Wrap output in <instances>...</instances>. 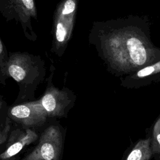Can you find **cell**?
<instances>
[{"label":"cell","instance_id":"5","mask_svg":"<svg viewBox=\"0 0 160 160\" xmlns=\"http://www.w3.org/2000/svg\"><path fill=\"white\" fill-rule=\"evenodd\" d=\"M0 13L6 22H19L24 36L36 41L38 36L32 26V19L38 21V10L34 0H0Z\"/></svg>","mask_w":160,"mask_h":160},{"label":"cell","instance_id":"13","mask_svg":"<svg viewBox=\"0 0 160 160\" xmlns=\"http://www.w3.org/2000/svg\"><path fill=\"white\" fill-rule=\"evenodd\" d=\"M6 107V103L3 100L0 99V111Z\"/></svg>","mask_w":160,"mask_h":160},{"label":"cell","instance_id":"2","mask_svg":"<svg viewBox=\"0 0 160 160\" xmlns=\"http://www.w3.org/2000/svg\"><path fill=\"white\" fill-rule=\"evenodd\" d=\"M89 41L98 42L104 56L114 61L125 58L137 66L147 62L148 51L143 41L130 32L105 33L94 24L89 35Z\"/></svg>","mask_w":160,"mask_h":160},{"label":"cell","instance_id":"8","mask_svg":"<svg viewBox=\"0 0 160 160\" xmlns=\"http://www.w3.org/2000/svg\"><path fill=\"white\" fill-rule=\"evenodd\" d=\"M38 138L32 128L19 127L10 131L6 141V149L0 154V160H14L21 151Z\"/></svg>","mask_w":160,"mask_h":160},{"label":"cell","instance_id":"3","mask_svg":"<svg viewBox=\"0 0 160 160\" xmlns=\"http://www.w3.org/2000/svg\"><path fill=\"white\" fill-rule=\"evenodd\" d=\"M79 0H61L52 18L51 51L61 58L72 37Z\"/></svg>","mask_w":160,"mask_h":160},{"label":"cell","instance_id":"11","mask_svg":"<svg viewBox=\"0 0 160 160\" xmlns=\"http://www.w3.org/2000/svg\"><path fill=\"white\" fill-rule=\"evenodd\" d=\"M11 127L12 121L10 118L7 116L4 124H0V144H3L7 141Z\"/></svg>","mask_w":160,"mask_h":160},{"label":"cell","instance_id":"7","mask_svg":"<svg viewBox=\"0 0 160 160\" xmlns=\"http://www.w3.org/2000/svg\"><path fill=\"white\" fill-rule=\"evenodd\" d=\"M8 116L20 126L32 129L42 126L48 118L38 100L15 104L8 109Z\"/></svg>","mask_w":160,"mask_h":160},{"label":"cell","instance_id":"4","mask_svg":"<svg viewBox=\"0 0 160 160\" xmlns=\"http://www.w3.org/2000/svg\"><path fill=\"white\" fill-rule=\"evenodd\" d=\"M65 131L59 124H52L41 132L34 148L19 160H61Z\"/></svg>","mask_w":160,"mask_h":160},{"label":"cell","instance_id":"10","mask_svg":"<svg viewBox=\"0 0 160 160\" xmlns=\"http://www.w3.org/2000/svg\"><path fill=\"white\" fill-rule=\"evenodd\" d=\"M9 59V52L0 38V83L4 84L7 78L5 74L6 67Z\"/></svg>","mask_w":160,"mask_h":160},{"label":"cell","instance_id":"6","mask_svg":"<svg viewBox=\"0 0 160 160\" xmlns=\"http://www.w3.org/2000/svg\"><path fill=\"white\" fill-rule=\"evenodd\" d=\"M44 93L38 101L48 118H66L74 104L76 96L68 88L59 89L54 85L52 77L55 68L51 65Z\"/></svg>","mask_w":160,"mask_h":160},{"label":"cell","instance_id":"1","mask_svg":"<svg viewBox=\"0 0 160 160\" xmlns=\"http://www.w3.org/2000/svg\"><path fill=\"white\" fill-rule=\"evenodd\" d=\"M46 73L45 63L40 56L27 52H9L5 74L12 78L19 86L14 104L31 101Z\"/></svg>","mask_w":160,"mask_h":160},{"label":"cell","instance_id":"12","mask_svg":"<svg viewBox=\"0 0 160 160\" xmlns=\"http://www.w3.org/2000/svg\"><path fill=\"white\" fill-rule=\"evenodd\" d=\"M159 72H160V61L140 69L137 72V76L138 78H144V77H146V76L152 75L154 73H157Z\"/></svg>","mask_w":160,"mask_h":160},{"label":"cell","instance_id":"9","mask_svg":"<svg viewBox=\"0 0 160 160\" xmlns=\"http://www.w3.org/2000/svg\"><path fill=\"white\" fill-rule=\"evenodd\" d=\"M151 156L150 139L139 141L128 155L126 160H148Z\"/></svg>","mask_w":160,"mask_h":160},{"label":"cell","instance_id":"14","mask_svg":"<svg viewBox=\"0 0 160 160\" xmlns=\"http://www.w3.org/2000/svg\"><path fill=\"white\" fill-rule=\"evenodd\" d=\"M156 139H157V141H158L159 144L160 145V134H157V136H156Z\"/></svg>","mask_w":160,"mask_h":160}]
</instances>
